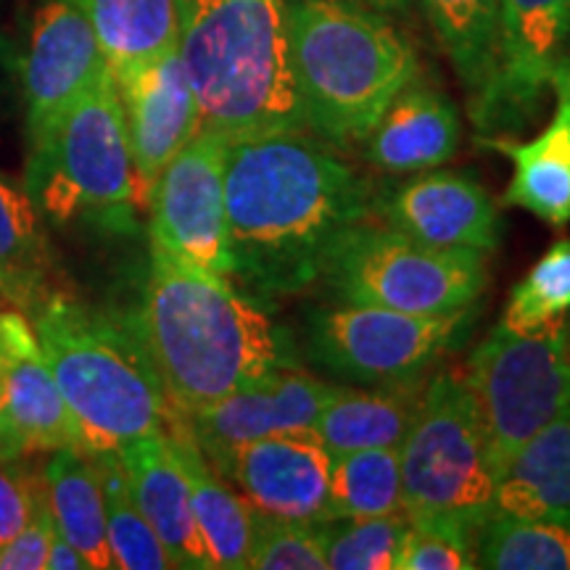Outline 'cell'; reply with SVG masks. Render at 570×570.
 <instances>
[{
	"mask_svg": "<svg viewBox=\"0 0 570 570\" xmlns=\"http://www.w3.org/2000/svg\"><path fill=\"white\" fill-rule=\"evenodd\" d=\"M225 212L230 277L281 298L320 283L327 254L375 202L365 177L302 127L227 138Z\"/></svg>",
	"mask_w": 570,
	"mask_h": 570,
	"instance_id": "1",
	"label": "cell"
},
{
	"mask_svg": "<svg viewBox=\"0 0 570 570\" xmlns=\"http://www.w3.org/2000/svg\"><path fill=\"white\" fill-rule=\"evenodd\" d=\"M132 327L183 420L285 362L265 309L230 277L156 246Z\"/></svg>",
	"mask_w": 570,
	"mask_h": 570,
	"instance_id": "2",
	"label": "cell"
},
{
	"mask_svg": "<svg viewBox=\"0 0 570 570\" xmlns=\"http://www.w3.org/2000/svg\"><path fill=\"white\" fill-rule=\"evenodd\" d=\"M288 56L304 127L336 151L360 146L417 80V53L362 0H288Z\"/></svg>",
	"mask_w": 570,
	"mask_h": 570,
	"instance_id": "3",
	"label": "cell"
},
{
	"mask_svg": "<svg viewBox=\"0 0 570 570\" xmlns=\"http://www.w3.org/2000/svg\"><path fill=\"white\" fill-rule=\"evenodd\" d=\"M285 6L288 0H177V51L202 130L225 138L302 130Z\"/></svg>",
	"mask_w": 570,
	"mask_h": 570,
	"instance_id": "4",
	"label": "cell"
},
{
	"mask_svg": "<svg viewBox=\"0 0 570 570\" xmlns=\"http://www.w3.org/2000/svg\"><path fill=\"white\" fill-rule=\"evenodd\" d=\"M85 454L173 433V410L132 320H117L75 296L53 294L30 315Z\"/></svg>",
	"mask_w": 570,
	"mask_h": 570,
	"instance_id": "5",
	"label": "cell"
},
{
	"mask_svg": "<svg viewBox=\"0 0 570 570\" xmlns=\"http://www.w3.org/2000/svg\"><path fill=\"white\" fill-rule=\"evenodd\" d=\"M24 190L56 225L132 219L135 164L111 71L30 142Z\"/></svg>",
	"mask_w": 570,
	"mask_h": 570,
	"instance_id": "6",
	"label": "cell"
},
{
	"mask_svg": "<svg viewBox=\"0 0 570 570\" xmlns=\"http://www.w3.org/2000/svg\"><path fill=\"white\" fill-rule=\"evenodd\" d=\"M404 508L410 518H444L479 531L497 494L483 428L465 373L428 381L423 407L399 446Z\"/></svg>",
	"mask_w": 570,
	"mask_h": 570,
	"instance_id": "7",
	"label": "cell"
},
{
	"mask_svg": "<svg viewBox=\"0 0 570 570\" xmlns=\"http://www.w3.org/2000/svg\"><path fill=\"white\" fill-rule=\"evenodd\" d=\"M320 283L338 302L410 315L475 306L489 285L487 256L420 244L389 225L360 223L327 254Z\"/></svg>",
	"mask_w": 570,
	"mask_h": 570,
	"instance_id": "8",
	"label": "cell"
},
{
	"mask_svg": "<svg viewBox=\"0 0 570 570\" xmlns=\"http://www.w3.org/2000/svg\"><path fill=\"white\" fill-rule=\"evenodd\" d=\"M465 381L499 479L525 441L570 410V320L531 333L497 325L470 356Z\"/></svg>",
	"mask_w": 570,
	"mask_h": 570,
	"instance_id": "9",
	"label": "cell"
},
{
	"mask_svg": "<svg viewBox=\"0 0 570 570\" xmlns=\"http://www.w3.org/2000/svg\"><path fill=\"white\" fill-rule=\"evenodd\" d=\"M473 306L446 315H410L386 306L346 304L315 312L309 354L325 373L360 386H396L423 377L462 344Z\"/></svg>",
	"mask_w": 570,
	"mask_h": 570,
	"instance_id": "10",
	"label": "cell"
},
{
	"mask_svg": "<svg viewBox=\"0 0 570 570\" xmlns=\"http://www.w3.org/2000/svg\"><path fill=\"white\" fill-rule=\"evenodd\" d=\"M227 138L198 130L161 169L151 198V246L190 265L230 277V235L225 212Z\"/></svg>",
	"mask_w": 570,
	"mask_h": 570,
	"instance_id": "11",
	"label": "cell"
},
{
	"mask_svg": "<svg viewBox=\"0 0 570 570\" xmlns=\"http://www.w3.org/2000/svg\"><path fill=\"white\" fill-rule=\"evenodd\" d=\"M256 512L323 525L333 518V454L312 431L275 433L204 454Z\"/></svg>",
	"mask_w": 570,
	"mask_h": 570,
	"instance_id": "12",
	"label": "cell"
},
{
	"mask_svg": "<svg viewBox=\"0 0 570 570\" xmlns=\"http://www.w3.org/2000/svg\"><path fill=\"white\" fill-rule=\"evenodd\" d=\"M570 46V0H499L497 77L473 114L481 130L523 127Z\"/></svg>",
	"mask_w": 570,
	"mask_h": 570,
	"instance_id": "13",
	"label": "cell"
},
{
	"mask_svg": "<svg viewBox=\"0 0 570 570\" xmlns=\"http://www.w3.org/2000/svg\"><path fill=\"white\" fill-rule=\"evenodd\" d=\"M109 69L80 0H46L35 11L21 61L27 135L40 138Z\"/></svg>",
	"mask_w": 570,
	"mask_h": 570,
	"instance_id": "14",
	"label": "cell"
},
{
	"mask_svg": "<svg viewBox=\"0 0 570 570\" xmlns=\"http://www.w3.org/2000/svg\"><path fill=\"white\" fill-rule=\"evenodd\" d=\"M111 77L117 82L130 138L135 204L148 206L161 169L202 130L196 92L177 46Z\"/></svg>",
	"mask_w": 570,
	"mask_h": 570,
	"instance_id": "15",
	"label": "cell"
},
{
	"mask_svg": "<svg viewBox=\"0 0 570 570\" xmlns=\"http://www.w3.org/2000/svg\"><path fill=\"white\" fill-rule=\"evenodd\" d=\"M63 446H77V431L30 317L0 312V458Z\"/></svg>",
	"mask_w": 570,
	"mask_h": 570,
	"instance_id": "16",
	"label": "cell"
},
{
	"mask_svg": "<svg viewBox=\"0 0 570 570\" xmlns=\"http://www.w3.org/2000/svg\"><path fill=\"white\" fill-rule=\"evenodd\" d=\"M383 225L420 244L487 256L502 238L497 204L462 173H425L375 202Z\"/></svg>",
	"mask_w": 570,
	"mask_h": 570,
	"instance_id": "17",
	"label": "cell"
},
{
	"mask_svg": "<svg viewBox=\"0 0 570 570\" xmlns=\"http://www.w3.org/2000/svg\"><path fill=\"white\" fill-rule=\"evenodd\" d=\"M336 389L333 383L283 362L214 402L212 407L185 417V423L198 449L212 454L275 433L312 431Z\"/></svg>",
	"mask_w": 570,
	"mask_h": 570,
	"instance_id": "18",
	"label": "cell"
},
{
	"mask_svg": "<svg viewBox=\"0 0 570 570\" xmlns=\"http://www.w3.org/2000/svg\"><path fill=\"white\" fill-rule=\"evenodd\" d=\"M127 489L142 518L173 554L175 568L212 570L204 539L198 533L190 483L169 433L127 441L117 449Z\"/></svg>",
	"mask_w": 570,
	"mask_h": 570,
	"instance_id": "19",
	"label": "cell"
},
{
	"mask_svg": "<svg viewBox=\"0 0 570 570\" xmlns=\"http://www.w3.org/2000/svg\"><path fill=\"white\" fill-rule=\"evenodd\" d=\"M558 106L550 125L537 138L515 142L510 138H479L483 148L504 154L515 167L502 194L504 206L531 212L547 225L568 227L570 223V63L560 61L552 85Z\"/></svg>",
	"mask_w": 570,
	"mask_h": 570,
	"instance_id": "20",
	"label": "cell"
},
{
	"mask_svg": "<svg viewBox=\"0 0 570 570\" xmlns=\"http://www.w3.org/2000/svg\"><path fill=\"white\" fill-rule=\"evenodd\" d=\"M460 138L454 104L436 88L412 80L365 138L367 161L386 175L425 173L452 159Z\"/></svg>",
	"mask_w": 570,
	"mask_h": 570,
	"instance_id": "21",
	"label": "cell"
},
{
	"mask_svg": "<svg viewBox=\"0 0 570 570\" xmlns=\"http://www.w3.org/2000/svg\"><path fill=\"white\" fill-rule=\"evenodd\" d=\"M428 381L431 377L423 375L396 386H373V391L338 386L325 402L312 433L333 458L360 449H399L423 407Z\"/></svg>",
	"mask_w": 570,
	"mask_h": 570,
	"instance_id": "22",
	"label": "cell"
},
{
	"mask_svg": "<svg viewBox=\"0 0 570 570\" xmlns=\"http://www.w3.org/2000/svg\"><path fill=\"white\" fill-rule=\"evenodd\" d=\"M494 512L570 525V410L541 428L499 470Z\"/></svg>",
	"mask_w": 570,
	"mask_h": 570,
	"instance_id": "23",
	"label": "cell"
},
{
	"mask_svg": "<svg viewBox=\"0 0 570 570\" xmlns=\"http://www.w3.org/2000/svg\"><path fill=\"white\" fill-rule=\"evenodd\" d=\"M169 436L188 475L196 525L212 570H246L254 539V508L212 468L185 420L177 423Z\"/></svg>",
	"mask_w": 570,
	"mask_h": 570,
	"instance_id": "24",
	"label": "cell"
},
{
	"mask_svg": "<svg viewBox=\"0 0 570 570\" xmlns=\"http://www.w3.org/2000/svg\"><path fill=\"white\" fill-rule=\"evenodd\" d=\"M53 254L42 230V214L24 190L0 173V298L21 315L48 302Z\"/></svg>",
	"mask_w": 570,
	"mask_h": 570,
	"instance_id": "25",
	"label": "cell"
},
{
	"mask_svg": "<svg viewBox=\"0 0 570 570\" xmlns=\"http://www.w3.org/2000/svg\"><path fill=\"white\" fill-rule=\"evenodd\" d=\"M42 481L56 531L82 552L90 570L114 568L101 475L90 454L77 446L56 449L42 465Z\"/></svg>",
	"mask_w": 570,
	"mask_h": 570,
	"instance_id": "26",
	"label": "cell"
},
{
	"mask_svg": "<svg viewBox=\"0 0 570 570\" xmlns=\"http://www.w3.org/2000/svg\"><path fill=\"white\" fill-rule=\"evenodd\" d=\"M423 9L475 114L497 77L499 0H423Z\"/></svg>",
	"mask_w": 570,
	"mask_h": 570,
	"instance_id": "27",
	"label": "cell"
},
{
	"mask_svg": "<svg viewBox=\"0 0 570 570\" xmlns=\"http://www.w3.org/2000/svg\"><path fill=\"white\" fill-rule=\"evenodd\" d=\"M111 75L177 46V0H80Z\"/></svg>",
	"mask_w": 570,
	"mask_h": 570,
	"instance_id": "28",
	"label": "cell"
},
{
	"mask_svg": "<svg viewBox=\"0 0 570 570\" xmlns=\"http://www.w3.org/2000/svg\"><path fill=\"white\" fill-rule=\"evenodd\" d=\"M475 568L570 570V525L491 512L475 537Z\"/></svg>",
	"mask_w": 570,
	"mask_h": 570,
	"instance_id": "29",
	"label": "cell"
},
{
	"mask_svg": "<svg viewBox=\"0 0 570 570\" xmlns=\"http://www.w3.org/2000/svg\"><path fill=\"white\" fill-rule=\"evenodd\" d=\"M331 508L336 520L404 515L407 508H404L399 449H360L333 458Z\"/></svg>",
	"mask_w": 570,
	"mask_h": 570,
	"instance_id": "30",
	"label": "cell"
},
{
	"mask_svg": "<svg viewBox=\"0 0 570 570\" xmlns=\"http://www.w3.org/2000/svg\"><path fill=\"white\" fill-rule=\"evenodd\" d=\"M101 475L104 502H106V537L114 568L119 570H169L175 568L173 554L156 537L138 504L132 502L127 489L125 470L119 465L117 452L90 454Z\"/></svg>",
	"mask_w": 570,
	"mask_h": 570,
	"instance_id": "31",
	"label": "cell"
},
{
	"mask_svg": "<svg viewBox=\"0 0 570 570\" xmlns=\"http://www.w3.org/2000/svg\"><path fill=\"white\" fill-rule=\"evenodd\" d=\"M570 315V238L552 244L531 273L510 291L499 325L531 333Z\"/></svg>",
	"mask_w": 570,
	"mask_h": 570,
	"instance_id": "32",
	"label": "cell"
},
{
	"mask_svg": "<svg viewBox=\"0 0 570 570\" xmlns=\"http://www.w3.org/2000/svg\"><path fill=\"white\" fill-rule=\"evenodd\" d=\"M410 515L338 518L323 523L327 570H394Z\"/></svg>",
	"mask_w": 570,
	"mask_h": 570,
	"instance_id": "33",
	"label": "cell"
},
{
	"mask_svg": "<svg viewBox=\"0 0 570 570\" xmlns=\"http://www.w3.org/2000/svg\"><path fill=\"white\" fill-rule=\"evenodd\" d=\"M479 531L444 518H410L394 570H468L475 568Z\"/></svg>",
	"mask_w": 570,
	"mask_h": 570,
	"instance_id": "34",
	"label": "cell"
},
{
	"mask_svg": "<svg viewBox=\"0 0 570 570\" xmlns=\"http://www.w3.org/2000/svg\"><path fill=\"white\" fill-rule=\"evenodd\" d=\"M248 568L327 570L323 525L269 518L254 510V539Z\"/></svg>",
	"mask_w": 570,
	"mask_h": 570,
	"instance_id": "35",
	"label": "cell"
},
{
	"mask_svg": "<svg viewBox=\"0 0 570 570\" xmlns=\"http://www.w3.org/2000/svg\"><path fill=\"white\" fill-rule=\"evenodd\" d=\"M40 489L42 470L35 473L24 458H0V547L24 529Z\"/></svg>",
	"mask_w": 570,
	"mask_h": 570,
	"instance_id": "36",
	"label": "cell"
},
{
	"mask_svg": "<svg viewBox=\"0 0 570 570\" xmlns=\"http://www.w3.org/2000/svg\"><path fill=\"white\" fill-rule=\"evenodd\" d=\"M53 537L56 523L51 508H48L46 481H42V489L38 499H35L32 515L24 523V529L9 544L0 547V570H42L48 562V550H51Z\"/></svg>",
	"mask_w": 570,
	"mask_h": 570,
	"instance_id": "37",
	"label": "cell"
},
{
	"mask_svg": "<svg viewBox=\"0 0 570 570\" xmlns=\"http://www.w3.org/2000/svg\"><path fill=\"white\" fill-rule=\"evenodd\" d=\"M46 570H90L88 560L82 558V552L77 550L71 541H67L56 531V537L51 541V550H48V562Z\"/></svg>",
	"mask_w": 570,
	"mask_h": 570,
	"instance_id": "38",
	"label": "cell"
},
{
	"mask_svg": "<svg viewBox=\"0 0 570 570\" xmlns=\"http://www.w3.org/2000/svg\"><path fill=\"white\" fill-rule=\"evenodd\" d=\"M362 3L375 6V9H381V11H402V9H407L410 0H362Z\"/></svg>",
	"mask_w": 570,
	"mask_h": 570,
	"instance_id": "39",
	"label": "cell"
},
{
	"mask_svg": "<svg viewBox=\"0 0 570 570\" xmlns=\"http://www.w3.org/2000/svg\"><path fill=\"white\" fill-rule=\"evenodd\" d=\"M566 59H568V63H570V53H566Z\"/></svg>",
	"mask_w": 570,
	"mask_h": 570,
	"instance_id": "40",
	"label": "cell"
}]
</instances>
